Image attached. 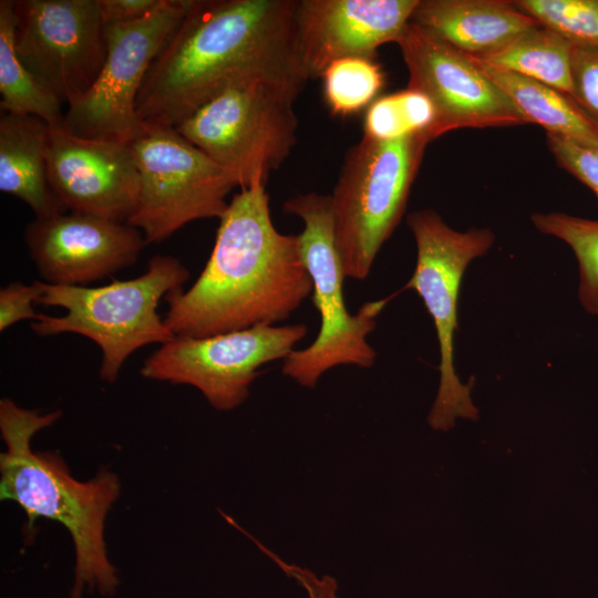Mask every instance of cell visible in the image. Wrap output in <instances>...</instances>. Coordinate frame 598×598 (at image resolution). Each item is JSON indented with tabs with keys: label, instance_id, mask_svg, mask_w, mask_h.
I'll list each match as a JSON object with an SVG mask.
<instances>
[{
	"label": "cell",
	"instance_id": "obj_1",
	"mask_svg": "<svg viewBox=\"0 0 598 598\" xmlns=\"http://www.w3.org/2000/svg\"><path fill=\"white\" fill-rule=\"evenodd\" d=\"M297 1L190 0L141 86V121L175 128L215 96L252 79L307 83L296 49Z\"/></svg>",
	"mask_w": 598,
	"mask_h": 598
},
{
	"label": "cell",
	"instance_id": "obj_2",
	"mask_svg": "<svg viewBox=\"0 0 598 598\" xmlns=\"http://www.w3.org/2000/svg\"><path fill=\"white\" fill-rule=\"evenodd\" d=\"M312 292L298 235L272 224L266 185L229 200L209 259L193 286L168 293L175 337L204 338L286 320Z\"/></svg>",
	"mask_w": 598,
	"mask_h": 598
},
{
	"label": "cell",
	"instance_id": "obj_3",
	"mask_svg": "<svg viewBox=\"0 0 598 598\" xmlns=\"http://www.w3.org/2000/svg\"><path fill=\"white\" fill-rule=\"evenodd\" d=\"M61 415L60 410L41 413L1 399L0 432L6 451L0 454V497L24 511L31 529L41 517L69 530L75 550L71 598H82L85 590L112 595L118 578L107 556L104 530L106 515L120 495V480L103 468L86 482L78 481L58 453L32 448L33 436Z\"/></svg>",
	"mask_w": 598,
	"mask_h": 598
},
{
	"label": "cell",
	"instance_id": "obj_4",
	"mask_svg": "<svg viewBox=\"0 0 598 598\" xmlns=\"http://www.w3.org/2000/svg\"><path fill=\"white\" fill-rule=\"evenodd\" d=\"M179 259L153 256L145 272L101 287L43 282L37 305L61 307L65 313H39L30 328L41 337L76 333L95 342L101 352L100 378L113 383L126 359L142 347L166 343L175 336L157 312L158 303L188 280Z\"/></svg>",
	"mask_w": 598,
	"mask_h": 598
},
{
	"label": "cell",
	"instance_id": "obj_5",
	"mask_svg": "<svg viewBox=\"0 0 598 598\" xmlns=\"http://www.w3.org/2000/svg\"><path fill=\"white\" fill-rule=\"evenodd\" d=\"M306 84L272 78L241 82L175 130L228 172L239 189L266 185L297 143L293 102Z\"/></svg>",
	"mask_w": 598,
	"mask_h": 598
},
{
	"label": "cell",
	"instance_id": "obj_6",
	"mask_svg": "<svg viewBox=\"0 0 598 598\" xmlns=\"http://www.w3.org/2000/svg\"><path fill=\"white\" fill-rule=\"evenodd\" d=\"M426 133L380 141L363 136L347 153L330 195L333 237L346 277L363 280L405 212Z\"/></svg>",
	"mask_w": 598,
	"mask_h": 598
},
{
	"label": "cell",
	"instance_id": "obj_7",
	"mask_svg": "<svg viewBox=\"0 0 598 598\" xmlns=\"http://www.w3.org/2000/svg\"><path fill=\"white\" fill-rule=\"evenodd\" d=\"M283 212L298 216L303 229L298 235L301 256L312 280V301L320 316V330L305 349L293 350L282 363V373L312 389L320 377L338 365L370 368L377 357L367 337L391 297L363 303L357 313L348 311L343 297L346 278L336 247L330 195L315 192L283 203Z\"/></svg>",
	"mask_w": 598,
	"mask_h": 598
},
{
	"label": "cell",
	"instance_id": "obj_8",
	"mask_svg": "<svg viewBox=\"0 0 598 598\" xmlns=\"http://www.w3.org/2000/svg\"><path fill=\"white\" fill-rule=\"evenodd\" d=\"M406 221L416 245V265L403 289L416 291L423 300L440 346V385L427 421L434 430L445 431L456 417H477L471 385L461 383L454 368L457 300L466 267L488 251L495 235L488 228L457 231L432 209L413 212Z\"/></svg>",
	"mask_w": 598,
	"mask_h": 598
},
{
	"label": "cell",
	"instance_id": "obj_9",
	"mask_svg": "<svg viewBox=\"0 0 598 598\" xmlns=\"http://www.w3.org/2000/svg\"><path fill=\"white\" fill-rule=\"evenodd\" d=\"M140 175L136 209L127 224L148 244L165 240L198 219L220 218L236 186L223 167L174 127L144 123L128 144Z\"/></svg>",
	"mask_w": 598,
	"mask_h": 598
},
{
	"label": "cell",
	"instance_id": "obj_10",
	"mask_svg": "<svg viewBox=\"0 0 598 598\" xmlns=\"http://www.w3.org/2000/svg\"><path fill=\"white\" fill-rule=\"evenodd\" d=\"M190 0H163L146 17L104 25L106 55L90 91L66 106L63 128L92 140L130 144L144 131L136 101L159 50L184 18Z\"/></svg>",
	"mask_w": 598,
	"mask_h": 598
},
{
	"label": "cell",
	"instance_id": "obj_11",
	"mask_svg": "<svg viewBox=\"0 0 598 598\" xmlns=\"http://www.w3.org/2000/svg\"><path fill=\"white\" fill-rule=\"evenodd\" d=\"M305 323L258 326L204 337H174L152 353L140 373L151 380L188 384L212 406H239L260 374V367L285 360L305 338Z\"/></svg>",
	"mask_w": 598,
	"mask_h": 598
},
{
	"label": "cell",
	"instance_id": "obj_12",
	"mask_svg": "<svg viewBox=\"0 0 598 598\" xmlns=\"http://www.w3.org/2000/svg\"><path fill=\"white\" fill-rule=\"evenodd\" d=\"M16 51L35 80L66 106L96 81L106 55L96 0H12Z\"/></svg>",
	"mask_w": 598,
	"mask_h": 598
},
{
	"label": "cell",
	"instance_id": "obj_13",
	"mask_svg": "<svg viewBox=\"0 0 598 598\" xmlns=\"http://www.w3.org/2000/svg\"><path fill=\"white\" fill-rule=\"evenodd\" d=\"M395 43L409 72L408 87L424 93L434 105L432 141L460 128L527 123L471 56L433 33L410 21Z\"/></svg>",
	"mask_w": 598,
	"mask_h": 598
},
{
	"label": "cell",
	"instance_id": "obj_14",
	"mask_svg": "<svg viewBox=\"0 0 598 598\" xmlns=\"http://www.w3.org/2000/svg\"><path fill=\"white\" fill-rule=\"evenodd\" d=\"M24 241L43 282L85 286L136 262L147 245L127 223L65 212L34 218Z\"/></svg>",
	"mask_w": 598,
	"mask_h": 598
},
{
	"label": "cell",
	"instance_id": "obj_15",
	"mask_svg": "<svg viewBox=\"0 0 598 598\" xmlns=\"http://www.w3.org/2000/svg\"><path fill=\"white\" fill-rule=\"evenodd\" d=\"M50 187L66 212L127 223L140 196V175L128 144L73 135L50 126Z\"/></svg>",
	"mask_w": 598,
	"mask_h": 598
},
{
	"label": "cell",
	"instance_id": "obj_16",
	"mask_svg": "<svg viewBox=\"0 0 598 598\" xmlns=\"http://www.w3.org/2000/svg\"><path fill=\"white\" fill-rule=\"evenodd\" d=\"M419 0H298L295 12L299 64L309 79L321 78L334 61L374 60L395 42Z\"/></svg>",
	"mask_w": 598,
	"mask_h": 598
},
{
	"label": "cell",
	"instance_id": "obj_17",
	"mask_svg": "<svg viewBox=\"0 0 598 598\" xmlns=\"http://www.w3.org/2000/svg\"><path fill=\"white\" fill-rule=\"evenodd\" d=\"M411 21L478 59L495 54L539 24L508 0H419Z\"/></svg>",
	"mask_w": 598,
	"mask_h": 598
},
{
	"label": "cell",
	"instance_id": "obj_18",
	"mask_svg": "<svg viewBox=\"0 0 598 598\" xmlns=\"http://www.w3.org/2000/svg\"><path fill=\"white\" fill-rule=\"evenodd\" d=\"M48 133L49 124L37 116L0 117V190L25 203L35 218L66 212L48 181Z\"/></svg>",
	"mask_w": 598,
	"mask_h": 598
},
{
	"label": "cell",
	"instance_id": "obj_19",
	"mask_svg": "<svg viewBox=\"0 0 598 598\" xmlns=\"http://www.w3.org/2000/svg\"><path fill=\"white\" fill-rule=\"evenodd\" d=\"M472 60L511 99L527 123L540 125L546 133L598 145V125L569 95L475 58Z\"/></svg>",
	"mask_w": 598,
	"mask_h": 598
},
{
	"label": "cell",
	"instance_id": "obj_20",
	"mask_svg": "<svg viewBox=\"0 0 598 598\" xmlns=\"http://www.w3.org/2000/svg\"><path fill=\"white\" fill-rule=\"evenodd\" d=\"M0 107L3 113L37 116L62 126V103L20 61L14 44L12 0H0Z\"/></svg>",
	"mask_w": 598,
	"mask_h": 598
},
{
	"label": "cell",
	"instance_id": "obj_21",
	"mask_svg": "<svg viewBox=\"0 0 598 598\" xmlns=\"http://www.w3.org/2000/svg\"><path fill=\"white\" fill-rule=\"evenodd\" d=\"M571 49L573 44L559 33L538 24L495 54L475 59L540 82L571 97Z\"/></svg>",
	"mask_w": 598,
	"mask_h": 598
},
{
	"label": "cell",
	"instance_id": "obj_22",
	"mask_svg": "<svg viewBox=\"0 0 598 598\" xmlns=\"http://www.w3.org/2000/svg\"><path fill=\"white\" fill-rule=\"evenodd\" d=\"M534 226L556 237L573 250L579 269L578 299L591 316H598V219L565 213H535Z\"/></svg>",
	"mask_w": 598,
	"mask_h": 598
},
{
	"label": "cell",
	"instance_id": "obj_23",
	"mask_svg": "<svg viewBox=\"0 0 598 598\" xmlns=\"http://www.w3.org/2000/svg\"><path fill=\"white\" fill-rule=\"evenodd\" d=\"M328 106L336 115H350L377 100L384 74L374 60L346 58L331 63L321 76Z\"/></svg>",
	"mask_w": 598,
	"mask_h": 598
},
{
	"label": "cell",
	"instance_id": "obj_24",
	"mask_svg": "<svg viewBox=\"0 0 598 598\" xmlns=\"http://www.w3.org/2000/svg\"><path fill=\"white\" fill-rule=\"evenodd\" d=\"M515 3L573 45L598 49V0H516Z\"/></svg>",
	"mask_w": 598,
	"mask_h": 598
},
{
	"label": "cell",
	"instance_id": "obj_25",
	"mask_svg": "<svg viewBox=\"0 0 598 598\" xmlns=\"http://www.w3.org/2000/svg\"><path fill=\"white\" fill-rule=\"evenodd\" d=\"M548 151L557 165L587 186L598 199V145L546 133Z\"/></svg>",
	"mask_w": 598,
	"mask_h": 598
},
{
	"label": "cell",
	"instance_id": "obj_26",
	"mask_svg": "<svg viewBox=\"0 0 598 598\" xmlns=\"http://www.w3.org/2000/svg\"><path fill=\"white\" fill-rule=\"evenodd\" d=\"M364 135L388 141L414 133L411 128L400 91L374 100L364 116Z\"/></svg>",
	"mask_w": 598,
	"mask_h": 598
},
{
	"label": "cell",
	"instance_id": "obj_27",
	"mask_svg": "<svg viewBox=\"0 0 598 598\" xmlns=\"http://www.w3.org/2000/svg\"><path fill=\"white\" fill-rule=\"evenodd\" d=\"M571 99L598 125V49L573 45Z\"/></svg>",
	"mask_w": 598,
	"mask_h": 598
},
{
	"label": "cell",
	"instance_id": "obj_28",
	"mask_svg": "<svg viewBox=\"0 0 598 598\" xmlns=\"http://www.w3.org/2000/svg\"><path fill=\"white\" fill-rule=\"evenodd\" d=\"M43 282L37 280L31 285L11 282L0 290V331L20 320H35L39 316L33 309L42 295Z\"/></svg>",
	"mask_w": 598,
	"mask_h": 598
},
{
	"label": "cell",
	"instance_id": "obj_29",
	"mask_svg": "<svg viewBox=\"0 0 598 598\" xmlns=\"http://www.w3.org/2000/svg\"><path fill=\"white\" fill-rule=\"evenodd\" d=\"M249 537L258 547L267 554L289 577L293 578L308 594L309 598H338V585L334 578L324 575L316 576L311 570L296 565H289L281 560L276 554L268 550L257 539Z\"/></svg>",
	"mask_w": 598,
	"mask_h": 598
},
{
	"label": "cell",
	"instance_id": "obj_30",
	"mask_svg": "<svg viewBox=\"0 0 598 598\" xmlns=\"http://www.w3.org/2000/svg\"><path fill=\"white\" fill-rule=\"evenodd\" d=\"M163 0H96L105 24L140 20L155 10Z\"/></svg>",
	"mask_w": 598,
	"mask_h": 598
}]
</instances>
